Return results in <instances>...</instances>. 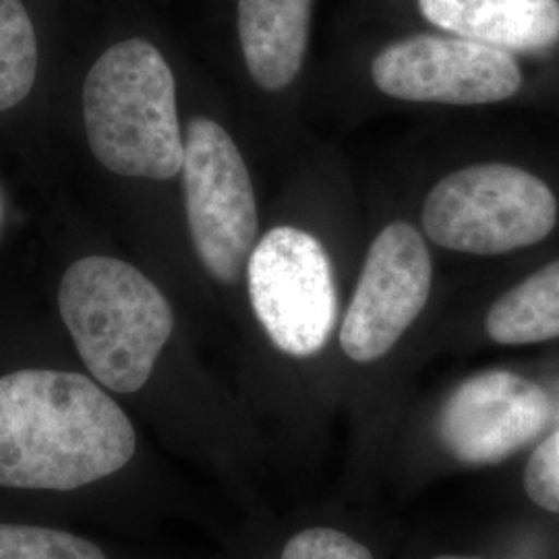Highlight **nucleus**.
<instances>
[{"label": "nucleus", "instance_id": "nucleus-1", "mask_svg": "<svg viewBox=\"0 0 559 559\" xmlns=\"http://www.w3.org/2000/svg\"><path fill=\"white\" fill-rule=\"evenodd\" d=\"M133 420L98 381L59 369L0 378V487L78 491L138 454Z\"/></svg>", "mask_w": 559, "mask_h": 559}, {"label": "nucleus", "instance_id": "nucleus-2", "mask_svg": "<svg viewBox=\"0 0 559 559\" xmlns=\"http://www.w3.org/2000/svg\"><path fill=\"white\" fill-rule=\"evenodd\" d=\"M59 311L92 380L115 394L140 392L175 332L160 288L135 265L104 255L64 272Z\"/></svg>", "mask_w": 559, "mask_h": 559}, {"label": "nucleus", "instance_id": "nucleus-3", "mask_svg": "<svg viewBox=\"0 0 559 559\" xmlns=\"http://www.w3.org/2000/svg\"><path fill=\"white\" fill-rule=\"evenodd\" d=\"M83 122L90 150L110 173L152 180L180 175L177 83L152 41L122 40L96 60L83 83Z\"/></svg>", "mask_w": 559, "mask_h": 559}, {"label": "nucleus", "instance_id": "nucleus-4", "mask_svg": "<svg viewBox=\"0 0 559 559\" xmlns=\"http://www.w3.org/2000/svg\"><path fill=\"white\" fill-rule=\"evenodd\" d=\"M423 228L443 249L501 255L537 245L558 222V200L535 175L510 164H475L429 191Z\"/></svg>", "mask_w": 559, "mask_h": 559}, {"label": "nucleus", "instance_id": "nucleus-5", "mask_svg": "<svg viewBox=\"0 0 559 559\" xmlns=\"http://www.w3.org/2000/svg\"><path fill=\"white\" fill-rule=\"evenodd\" d=\"M180 175L203 267L222 284L237 282L258 239V201L237 143L216 120L189 122Z\"/></svg>", "mask_w": 559, "mask_h": 559}, {"label": "nucleus", "instance_id": "nucleus-6", "mask_svg": "<svg viewBox=\"0 0 559 559\" xmlns=\"http://www.w3.org/2000/svg\"><path fill=\"white\" fill-rule=\"evenodd\" d=\"M247 286L253 313L278 350L297 359L320 353L338 313L320 240L295 226L272 228L247 260Z\"/></svg>", "mask_w": 559, "mask_h": 559}, {"label": "nucleus", "instance_id": "nucleus-7", "mask_svg": "<svg viewBox=\"0 0 559 559\" xmlns=\"http://www.w3.org/2000/svg\"><path fill=\"white\" fill-rule=\"evenodd\" d=\"M371 78L390 98L450 106L496 104L522 87L520 64L510 52L431 34L385 46L371 62Z\"/></svg>", "mask_w": 559, "mask_h": 559}, {"label": "nucleus", "instance_id": "nucleus-8", "mask_svg": "<svg viewBox=\"0 0 559 559\" xmlns=\"http://www.w3.org/2000/svg\"><path fill=\"white\" fill-rule=\"evenodd\" d=\"M433 280L419 230L388 224L371 242L359 284L340 328V346L355 362L385 357L425 309Z\"/></svg>", "mask_w": 559, "mask_h": 559}, {"label": "nucleus", "instance_id": "nucleus-9", "mask_svg": "<svg viewBox=\"0 0 559 559\" xmlns=\"http://www.w3.org/2000/svg\"><path fill=\"white\" fill-rule=\"evenodd\" d=\"M549 419L551 400L540 385L496 369L460 383L441 408L438 433L450 456L487 466L537 440Z\"/></svg>", "mask_w": 559, "mask_h": 559}, {"label": "nucleus", "instance_id": "nucleus-10", "mask_svg": "<svg viewBox=\"0 0 559 559\" xmlns=\"http://www.w3.org/2000/svg\"><path fill=\"white\" fill-rule=\"evenodd\" d=\"M443 32L506 52L537 55L559 44V0H417Z\"/></svg>", "mask_w": 559, "mask_h": 559}, {"label": "nucleus", "instance_id": "nucleus-11", "mask_svg": "<svg viewBox=\"0 0 559 559\" xmlns=\"http://www.w3.org/2000/svg\"><path fill=\"white\" fill-rule=\"evenodd\" d=\"M313 0H239V40L253 81L282 92L299 78Z\"/></svg>", "mask_w": 559, "mask_h": 559}, {"label": "nucleus", "instance_id": "nucleus-12", "mask_svg": "<svg viewBox=\"0 0 559 559\" xmlns=\"http://www.w3.org/2000/svg\"><path fill=\"white\" fill-rule=\"evenodd\" d=\"M485 330L498 344L559 338V260L522 280L493 302Z\"/></svg>", "mask_w": 559, "mask_h": 559}, {"label": "nucleus", "instance_id": "nucleus-13", "mask_svg": "<svg viewBox=\"0 0 559 559\" xmlns=\"http://www.w3.org/2000/svg\"><path fill=\"white\" fill-rule=\"evenodd\" d=\"M38 75V36L21 0H0V112L25 100Z\"/></svg>", "mask_w": 559, "mask_h": 559}, {"label": "nucleus", "instance_id": "nucleus-14", "mask_svg": "<svg viewBox=\"0 0 559 559\" xmlns=\"http://www.w3.org/2000/svg\"><path fill=\"white\" fill-rule=\"evenodd\" d=\"M0 559H108V556L94 540L67 531L0 522Z\"/></svg>", "mask_w": 559, "mask_h": 559}, {"label": "nucleus", "instance_id": "nucleus-15", "mask_svg": "<svg viewBox=\"0 0 559 559\" xmlns=\"http://www.w3.org/2000/svg\"><path fill=\"white\" fill-rule=\"evenodd\" d=\"M280 559H376L350 535L330 526H313L297 533L284 545Z\"/></svg>", "mask_w": 559, "mask_h": 559}, {"label": "nucleus", "instance_id": "nucleus-16", "mask_svg": "<svg viewBox=\"0 0 559 559\" xmlns=\"http://www.w3.org/2000/svg\"><path fill=\"white\" fill-rule=\"evenodd\" d=\"M524 489L539 508L559 514V429L533 452L524 473Z\"/></svg>", "mask_w": 559, "mask_h": 559}, {"label": "nucleus", "instance_id": "nucleus-17", "mask_svg": "<svg viewBox=\"0 0 559 559\" xmlns=\"http://www.w3.org/2000/svg\"><path fill=\"white\" fill-rule=\"evenodd\" d=\"M433 559H483V558H466V556H440V558Z\"/></svg>", "mask_w": 559, "mask_h": 559}]
</instances>
